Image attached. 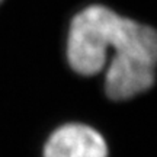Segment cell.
<instances>
[{"instance_id": "7a4b0ae2", "label": "cell", "mask_w": 157, "mask_h": 157, "mask_svg": "<svg viewBox=\"0 0 157 157\" xmlns=\"http://www.w3.org/2000/svg\"><path fill=\"white\" fill-rule=\"evenodd\" d=\"M125 16L105 5H89L71 17L66 38V58L74 73L96 76L105 70Z\"/></svg>"}, {"instance_id": "277c9868", "label": "cell", "mask_w": 157, "mask_h": 157, "mask_svg": "<svg viewBox=\"0 0 157 157\" xmlns=\"http://www.w3.org/2000/svg\"><path fill=\"white\" fill-rule=\"evenodd\" d=\"M2 2H3V0H0V5H2Z\"/></svg>"}, {"instance_id": "3957f363", "label": "cell", "mask_w": 157, "mask_h": 157, "mask_svg": "<svg viewBox=\"0 0 157 157\" xmlns=\"http://www.w3.org/2000/svg\"><path fill=\"white\" fill-rule=\"evenodd\" d=\"M44 157H108L103 135L90 125L64 124L50 135L44 147Z\"/></svg>"}, {"instance_id": "6da1fadb", "label": "cell", "mask_w": 157, "mask_h": 157, "mask_svg": "<svg viewBox=\"0 0 157 157\" xmlns=\"http://www.w3.org/2000/svg\"><path fill=\"white\" fill-rule=\"evenodd\" d=\"M157 64L156 29L125 16L105 66V92L112 101H127L154 84Z\"/></svg>"}]
</instances>
